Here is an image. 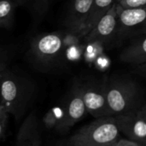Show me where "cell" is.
I'll return each instance as SVG.
<instances>
[{
	"label": "cell",
	"mask_w": 146,
	"mask_h": 146,
	"mask_svg": "<svg viewBox=\"0 0 146 146\" xmlns=\"http://www.w3.org/2000/svg\"><path fill=\"white\" fill-rule=\"evenodd\" d=\"M34 94L33 84L7 68L0 74V104L19 121L27 110Z\"/></svg>",
	"instance_id": "1"
},
{
	"label": "cell",
	"mask_w": 146,
	"mask_h": 146,
	"mask_svg": "<svg viewBox=\"0 0 146 146\" xmlns=\"http://www.w3.org/2000/svg\"><path fill=\"white\" fill-rule=\"evenodd\" d=\"M107 103L111 116L134 111L141 108L143 92L141 86L126 76L104 77Z\"/></svg>",
	"instance_id": "2"
},
{
	"label": "cell",
	"mask_w": 146,
	"mask_h": 146,
	"mask_svg": "<svg viewBox=\"0 0 146 146\" xmlns=\"http://www.w3.org/2000/svg\"><path fill=\"white\" fill-rule=\"evenodd\" d=\"M114 116L98 118L78 130L69 139L70 146H113L120 139Z\"/></svg>",
	"instance_id": "3"
},
{
	"label": "cell",
	"mask_w": 146,
	"mask_h": 146,
	"mask_svg": "<svg viewBox=\"0 0 146 146\" xmlns=\"http://www.w3.org/2000/svg\"><path fill=\"white\" fill-rule=\"evenodd\" d=\"M63 47V39L59 33H42L32 40L27 55L38 68L48 70L57 63Z\"/></svg>",
	"instance_id": "4"
},
{
	"label": "cell",
	"mask_w": 146,
	"mask_h": 146,
	"mask_svg": "<svg viewBox=\"0 0 146 146\" xmlns=\"http://www.w3.org/2000/svg\"><path fill=\"white\" fill-rule=\"evenodd\" d=\"M78 86L87 113L96 119L111 116L107 103L104 78L89 79Z\"/></svg>",
	"instance_id": "5"
},
{
	"label": "cell",
	"mask_w": 146,
	"mask_h": 146,
	"mask_svg": "<svg viewBox=\"0 0 146 146\" xmlns=\"http://www.w3.org/2000/svg\"><path fill=\"white\" fill-rule=\"evenodd\" d=\"M116 38L122 40L127 38L140 37L145 33L146 8L121 9L117 3Z\"/></svg>",
	"instance_id": "6"
},
{
	"label": "cell",
	"mask_w": 146,
	"mask_h": 146,
	"mask_svg": "<svg viewBox=\"0 0 146 146\" xmlns=\"http://www.w3.org/2000/svg\"><path fill=\"white\" fill-rule=\"evenodd\" d=\"M120 133L127 139L146 146V106L144 104L137 110L115 115Z\"/></svg>",
	"instance_id": "7"
},
{
	"label": "cell",
	"mask_w": 146,
	"mask_h": 146,
	"mask_svg": "<svg viewBox=\"0 0 146 146\" xmlns=\"http://www.w3.org/2000/svg\"><path fill=\"white\" fill-rule=\"evenodd\" d=\"M86 113L80 90L79 86L75 85L61 110V117L56 130L61 133H67L73 126H74V124L80 121Z\"/></svg>",
	"instance_id": "8"
},
{
	"label": "cell",
	"mask_w": 146,
	"mask_h": 146,
	"mask_svg": "<svg viewBox=\"0 0 146 146\" xmlns=\"http://www.w3.org/2000/svg\"><path fill=\"white\" fill-rule=\"evenodd\" d=\"M117 6L115 3L108 12L100 19L97 25L83 37L89 43H99L107 44L116 38Z\"/></svg>",
	"instance_id": "9"
},
{
	"label": "cell",
	"mask_w": 146,
	"mask_h": 146,
	"mask_svg": "<svg viewBox=\"0 0 146 146\" xmlns=\"http://www.w3.org/2000/svg\"><path fill=\"white\" fill-rule=\"evenodd\" d=\"M93 0H71L64 19V25L69 32L78 36L81 33Z\"/></svg>",
	"instance_id": "10"
},
{
	"label": "cell",
	"mask_w": 146,
	"mask_h": 146,
	"mask_svg": "<svg viewBox=\"0 0 146 146\" xmlns=\"http://www.w3.org/2000/svg\"><path fill=\"white\" fill-rule=\"evenodd\" d=\"M41 131L38 116L32 112L21 124L15 146H40Z\"/></svg>",
	"instance_id": "11"
},
{
	"label": "cell",
	"mask_w": 146,
	"mask_h": 146,
	"mask_svg": "<svg viewBox=\"0 0 146 146\" xmlns=\"http://www.w3.org/2000/svg\"><path fill=\"white\" fill-rule=\"evenodd\" d=\"M120 59L133 65L145 64L146 62V38L142 35L134 39L120 55Z\"/></svg>",
	"instance_id": "12"
},
{
	"label": "cell",
	"mask_w": 146,
	"mask_h": 146,
	"mask_svg": "<svg viewBox=\"0 0 146 146\" xmlns=\"http://www.w3.org/2000/svg\"><path fill=\"white\" fill-rule=\"evenodd\" d=\"M114 3L115 0H93L91 10L79 37L83 38L85 35H86L97 25L100 19L108 12Z\"/></svg>",
	"instance_id": "13"
},
{
	"label": "cell",
	"mask_w": 146,
	"mask_h": 146,
	"mask_svg": "<svg viewBox=\"0 0 146 146\" xmlns=\"http://www.w3.org/2000/svg\"><path fill=\"white\" fill-rule=\"evenodd\" d=\"M18 7V0H0V27H11L15 11Z\"/></svg>",
	"instance_id": "14"
},
{
	"label": "cell",
	"mask_w": 146,
	"mask_h": 146,
	"mask_svg": "<svg viewBox=\"0 0 146 146\" xmlns=\"http://www.w3.org/2000/svg\"><path fill=\"white\" fill-rule=\"evenodd\" d=\"M21 7L26 8L35 19H39L46 13L50 1L49 0H18Z\"/></svg>",
	"instance_id": "15"
},
{
	"label": "cell",
	"mask_w": 146,
	"mask_h": 146,
	"mask_svg": "<svg viewBox=\"0 0 146 146\" xmlns=\"http://www.w3.org/2000/svg\"><path fill=\"white\" fill-rule=\"evenodd\" d=\"M61 117V110L53 108L50 110L43 117V123L48 129L57 128Z\"/></svg>",
	"instance_id": "16"
},
{
	"label": "cell",
	"mask_w": 146,
	"mask_h": 146,
	"mask_svg": "<svg viewBox=\"0 0 146 146\" xmlns=\"http://www.w3.org/2000/svg\"><path fill=\"white\" fill-rule=\"evenodd\" d=\"M146 0H121L117 5L121 9H138L145 7Z\"/></svg>",
	"instance_id": "17"
},
{
	"label": "cell",
	"mask_w": 146,
	"mask_h": 146,
	"mask_svg": "<svg viewBox=\"0 0 146 146\" xmlns=\"http://www.w3.org/2000/svg\"><path fill=\"white\" fill-rule=\"evenodd\" d=\"M8 112L5 110V109L0 104V139L4 133L7 121H8Z\"/></svg>",
	"instance_id": "18"
},
{
	"label": "cell",
	"mask_w": 146,
	"mask_h": 146,
	"mask_svg": "<svg viewBox=\"0 0 146 146\" xmlns=\"http://www.w3.org/2000/svg\"><path fill=\"white\" fill-rule=\"evenodd\" d=\"M113 146H144L126 139H120Z\"/></svg>",
	"instance_id": "19"
},
{
	"label": "cell",
	"mask_w": 146,
	"mask_h": 146,
	"mask_svg": "<svg viewBox=\"0 0 146 146\" xmlns=\"http://www.w3.org/2000/svg\"><path fill=\"white\" fill-rule=\"evenodd\" d=\"M6 69V62L3 58V56L0 54V74Z\"/></svg>",
	"instance_id": "20"
},
{
	"label": "cell",
	"mask_w": 146,
	"mask_h": 146,
	"mask_svg": "<svg viewBox=\"0 0 146 146\" xmlns=\"http://www.w3.org/2000/svg\"><path fill=\"white\" fill-rule=\"evenodd\" d=\"M120 1H121V0H115V3H118Z\"/></svg>",
	"instance_id": "21"
},
{
	"label": "cell",
	"mask_w": 146,
	"mask_h": 146,
	"mask_svg": "<svg viewBox=\"0 0 146 146\" xmlns=\"http://www.w3.org/2000/svg\"><path fill=\"white\" fill-rule=\"evenodd\" d=\"M60 146H70L68 144H67V145H60Z\"/></svg>",
	"instance_id": "22"
}]
</instances>
